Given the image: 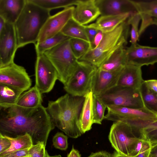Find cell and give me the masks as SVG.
Segmentation results:
<instances>
[{"label":"cell","instance_id":"obj_1","mask_svg":"<svg viewBox=\"0 0 157 157\" xmlns=\"http://www.w3.org/2000/svg\"><path fill=\"white\" fill-rule=\"evenodd\" d=\"M55 127L42 105L34 108L16 104L0 106V134L3 136L15 137L27 133L33 145L43 143L46 146Z\"/></svg>","mask_w":157,"mask_h":157},{"label":"cell","instance_id":"obj_2","mask_svg":"<svg viewBox=\"0 0 157 157\" xmlns=\"http://www.w3.org/2000/svg\"><path fill=\"white\" fill-rule=\"evenodd\" d=\"M84 97L67 93L55 101H48L46 110L55 126L69 137L76 138L82 134L79 120Z\"/></svg>","mask_w":157,"mask_h":157},{"label":"cell","instance_id":"obj_3","mask_svg":"<svg viewBox=\"0 0 157 157\" xmlns=\"http://www.w3.org/2000/svg\"><path fill=\"white\" fill-rule=\"evenodd\" d=\"M50 11L26 0L21 14L14 24L18 48L37 43L43 27L51 16Z\"/></svg>","mask_w":157,"mask_h":157},{"label":"cell","instance_id":"obj_4","mask_svg":"<svg viewBox=\"0 0 157 157\" xmlns=\"http://www.w3.org/2000/svg\"><path fill=\"white\" fill-rule=\"evenodd\" d=\"M129 25L127 21L110 32L104 33L98 46L89 50L78 60L88 62L98 68L117 50L127 44Z\"/></svg>","mask_w":157,"mask_h":157},{"label":"cell","instance_id":"obj_5","mask_svg":"<svg viewBox=\"0 0 157 157\" xmlns=\"http://www.w3.org/2000/svg\"><path fill=\"white\" fill-rule=\"evenodd\" d=\"M70 40L44 53L56 69L58 80L64 85L74 72L78 63L71 50Z\"/></svg>","mask_w":157,"mask_h":157},{"label":"cell","instance_id":"obj_6","mask_svg":"<svg viewBox=\"0 0 157 157\" xmlns=\"http://www.w3.org/2000/svg\"><path fill=\"white\" fill-rule=\"evenodd\" d=\"M97 69L88 62L78 60L74 72L64 85V90L73 96H85L92 90L93 77Z\"/></svg>","mask_w":157,"mask_h":157},{"label":"cell","instance_id":"obj_7","mask_svg":"<svg viewBox=\"0 0 157 157\" xmlns=\"http://www.w3.org/2000/svg\"><path fill=\"white\" fill-rule=\"evenodd\" d=\"M98 97L106 106L144 107L139 89L116 85Z\"/></svg>","mask_w":157,"mask_h":157},{"label":"cell","instance_id":"obj_8","mask_svg":"<svg viewBox=\"0 0 157 157\" xmlns=\"http://www.w3.org/2000/svg\"><path fill=\"white\" fill-rule=\"evenodd\" d=\"M109 138L116 151L129 156L140 137L136 136L129 124L118 121L114 122L112 125Z\"/></svg>","mask_w":157,"mask_h":157},{"label":"cell","instance_id":"obj_9","mask_svg":"<svg viewBox=\"0 0 157 157\" xmlns=\"http://www.w3.org/2000/svg\"><path fill=\"white\" fill-rule=\"evenodd\" d=\"M35 76V86L42 94L50 92L58 80L56 69L44 53L37 55Z\"/></svg>","mask_w":157,"mask_h":157},{"label":"cell","instance_id":"obj_10","mask_svg":"<svg viewBox=\"0 0 157 157\" xmlns=\"http://www.w3.org/2000/svg\"><path fill=\"white\" fill-rule=\"evenodd\" d=\"M0 83L24 92L30 88L32 81L25 69L13 62L0 68Z\"/></svg>","mask_w":157,"mask_h":157},{"label":"cell","instance_id":"obj_11","mask_svg":"<svg viewBox=\"0 0 157 157\" xmlns=\"http://www.w3.org/2000/svg\"><path fill=\"white\" fill-rule=\"evenodd\" d=\"M18 48L14 24L6 22L4 28L0 31V68L14 62Z\"/></svg>","mask_w":157,"mask_h":157},{"label":"cell","instance_id":"obj_12","mask_svg":"<svg viewBox=\"0 0 157 157\" xmlns=\"http://www.w3.org/2000/svg\"><path fill=\"white\" fill-rule=\"evenodd\" d=\"M127 64L141 67L157 63V47L131 44L125 48Z\"/></svg>","mask_w":157,"mask_h":157},{"label":"cell","instance_id":"obj_13","mask_svg":"<svg viewBox=\"0 0 157 157\" xmlns=\"http://www.w3.org/2000/svg\"><path fill=\"white\" fill-rule=\"evenodd\" d=\"M74 7L72 6L65 8L51 16L43 27L36 43L41 42L61 32L67 22L72 18Z\"/></svg>","mask_w":157,"mask_h":157},{"label":"cell","instance_id":"obj_14","mask_svg":"<svg viewBox=\"0 0 157 157\" xmlns=\"http://www.w3.org/2000/svg\"><path fill=\"white\" fill-rule=\"evenodd\" d=\"M105 119L114 122L124 119H149L157 118V115L145 107L135 108L113 105L107 106Z\"/></svg>","mask_w":157,"mask_h":157},{"label":"cell","instance_id":"obj_15","mask_svg":"<svg viewBox=\"0 0 157 157\" xmlns=\"http://www.w3.org/2000/svg\"><path fill=\"white\" fill-rule=\"evenodd\" d=\"M124 67L113 71H105L98 68L92 79V91L93 94L99 96L117 85Z\"/></svg>","mask_w":157,"mask_h":157},{"label":"cell","instance_id":"obj_16","mask_svg":"<svg viewBox=\"0 0 157 157\" xmlns=\"http://www.w3.org/2000/svg\"><path fill=\"white\" fill-rule=\"evenodd\" d=\"M100 15L95 0H78L75 6L72 18L79 24L85 25L96 20Z\"/></svg>","mask_w":157,"mask_h":157},{"label":"cell","instance_id":"obj_17","mask_svg":"<svg viewBox=\"0 0 157 157\" xmlns=\"http://www.w3.org/2000/svg\"><path fill=\"white\" fill-rule=\"evenodd\" d=\"M132 1L141 18V24L139 29L140 36L150 25H154L157 26V0Z\"/></svg>","mask_w":157,"mask_h":157},{"label":"cell","instance_id":"obj_18","mask_svg":"<svg viewBox=\"0 0 157 157\" xmlns=\"http://www.w3.org/2000/svg\"><path fill=\"white\" fill-rule=\"evenodd\" d=\"M99 8L100 16L117 15L136 12L130 0H95Z\"/></svg>","mask_w":157,"mask_h":157},{"label":"cell","instance_id":"obj_19","mask_svg":"<svg viewBox=\"0 0 157 157\" xmlns=\"http://www.w3.org/2000/svg\"><path fill=\"white\" fill-rule=\"evenodd\" d=\"M144 81L141 67L127 64L120 75L117 85L139 89Z\"/></svg>","mask_w":157,"mask_h":157},{"label":"cell","instance_id":"obj_20","mask_svg":"<svg viewBox=\"0 0 157 157\" xmlns=\"http://www.w3.org/2000/svg\"><path fill=\"white\" fill-rule=\"evenodd\" d=\"M131 13L100 16L94 22L85 26L96 29L104 33L110 32L126 21Z\"/></svg>","mask_w":157,"mask_h":157},{"label":"cell","instance_id":"obj_21","mask_svg":"<svg viewBox=\"0 0 157 157\" xmlns=\"http://www.w3.org/2000/svg\"><path fill=\"white\" fill-rule=\"evenodd\" d=\"M26 0H0V17L14 24L21 14Z\"/></svg>","mask_w":157,"mask_h":157},{"label":"cell","instance_id":"obj_22","mask_svg":"<svg viewBox=\"0 0 157 157\" xmlns=\"http://www.w3.org/2000/svg\"><path fill=\"white\" fill-rule=\"evenodd\" d=\"M93 96L91 90L84 96L85 100L79 120V127L82 134L90 130L93 124Z\"/></svg>","mask_w":157,"mask_h":157},{"label":"cell","instance_id":"obj_23","mask_svg":"<svg viewBox=\"0 0 157 157\" xmlns=\"http://www.w3.org/2000/svg\"><path fill=\"white\" fill-rule=\"evenodd\" d=\"M42 102V94L35 85L20 95L16 105L24 108H34L41 105Z\"/></svg>","mask_w":157,"mask_h":157},{"label":"cell","instance_id":"obj_24","mask_svg":"<svg viewBox=\"0 0 157 157\" xmlns=\"http://www.w3.org/2000/svg\"><path fill=\"white\" fill-rule=\"evenodd\" d=\"M125 47L117 50L98 68L105 71H113L124 67L127 64Z\"/></svg>","mask_w":157,"mask_h":157},{"label":"cell","instance_id":"obj_25","mask_svg":"<svg viewBox=\"0 0 157 157\" xmlns=\"http://www.w3.org/2000/svg\"><path fill=\"white\" fill-rule=\"evenodd\" d=\"M24 92L13 86L0 83V106L16 104Z\"/></svg>","mask_w":157,"mask_h":157},{"label":"cell","instance_id":"obj_26","mask_svg":"<svg viewBox=\"0 0 157 157\" xmlns=\"http://www.w3.org/2000/svg\"><path fill=\"white\" fill-rule=\"evenodd\" d=\"M61 32L71 38L80 39L89 42L84 25L79 24L72 18L67 22Z\"/></svg>","mask_w":157,"mask_h":157},{"label":"cell","instance_id":"obj_27","mask_svg":"<svg viewBox=\"0 0 157 157\" xmlns=\"http://www.w3.org/2000/svg\"><path fill=\"white\" fill-rule=\"evenodd\" d=\"M3 136L10 140L11 145L8 149L0 154V156L13 151L29 149L33 145L31 136L27 133L15 137Z\"/></svg>","mask_w":157,"mask_h":157},{"label":"cell","instance_id":"obj_28","mask_svg":"<svg viewBox=\"0 0 157 157\" xmlns=\"http://www.w3.org/2000/svg\"><path fill=\"white\" fill-rule=\"evenodd\" d=\"M71 38L60 32L41 42L36 43L35 46L36 55L44 54L46 51Z\"/></svg>","mask_w":157,"mask_h":157},{"label":"cell","instance_id":"obj_29","mask_svg":"<svg viewBox=\"0 0 157 157\" xmlns=\"http://www.w3.org/2000/svg\"><path fill=\"white\" fill-rule=\"evenodd\" d=\"M139 90L144 107L157 115V94L148 88L144 80Z\"/></svg>","mask_w":157,"mask_h":157},{"label":"cell","instance_id":"obj_30","mask_svg":"<svg viewBox=\"0 0 157 157\" xmlns=\"http://www.w3.org/2000/svg\"><path fill=\"white\" fill-rule=\"evenodd\" d=\"M40 7L51 11L54 9L68 7L76 5L78 0H29Z\"/></svg>","mask_w":157,"mask_h":157},{"label":"cell","instance_id":"obj_31","mask_svg":"<svg viewBox=\"0 0 157 157\" xmlns=\"http://www.w3.org/2000/svg\"><path fill=\"white\" fill-rule=\"evenodd\" d=\"M72 52L78 60L82 57L90 49V43L84 40L71 38L70 40Z\"/></svg>","mask_w":157,"mask_h":157},{"label":"cell","instance_id":"obj_32","mask_svg":"<svg viewBox=\"0 0 157 157\" xmlns=\"http://www.w3.org/2000/svg\"><path fill=\"white\" fill-rule=\"evenodd\" d=\"M106 109L107 106L98 96L93 94V124H101L102 121L105 119V113Z\"/></svg>","mask_w":157,"mask_h":157},{"label":"cell","instance_id":"obj_33","mask_svg":"<svg viewBox=\"0 0 157 157\" xmlns=\"http://www.w3.org/2000/svg\"><path fill=\"white\" fill-rule=\"evenodd\" d=\"M141 18L137 12L132 13L127 20L128 23L131 26L130 32V40L131 44L137 43L140 37L139 25Z\"/></svg>","mask_w":157,"mask_h":157},{"label":"cell","instance_id":"obj_34","mask_svg":"<svg viewBox=\"0 0 157 157\" xmlns=\"http://www.w3.org/2000/svg\"><path fill=\"white\" fill-rule=\"evenodd\" d=\"M133 127L144 134L155 128H157V118L149 119H136L132 122Z\"/></svg>","mask_w":157,"mask_h":157},{"label":"cell","instance_id":"obj_35","mask_svg":"<svg viewBox=\"0 0 157 157\" xmlns=\"http://www.w3.org/2000/svg\"><path fill=\"white\" fill-rule=\"evenodd\" d=\"M68 137L63 133L57 132L53 136V145L56 149L62 151L66 150L68 148Z\"/></svg>","mask_w":157,"mask_h":157},{"label":"cell","instance_id":"obj_36","mask_svg":"<svg viewBox=\"0 0 157 157\" xmlns=\"http://www.w3.org/2000/svg\"><path fill=\"white\" fill-rule=\"evenodd\" d=\"M45 147L43 143L33 145L29 149V156L31 157H45Z\"/></svg>","mask_w":157,"mask_h":157},{"label":"cell","instance_id":"obj_37","mask_svg":"<svg viewBox=\"0 0 157 157\" xmlns=\"http://www.w3.org/2000/svg\"><path fill=\"white\" fill-rule=\"evenodd\" d=\"M140 135H144L151 146L157 144V128L153 129L146 133Z\"/></svg>","mask_w":157,"mask_h":157},{"label":"cell","instance_id":"obj_38","mask_svg":"<svg viewBox=\"0 0 157 157\" xmlns=\"http://www.w3.org/2000/svg\"><path fill=\"white\" fill-rule=\"evenodd\" d=\"M151 146L149 142L144 139L140 152L134 157H149Z\"/></svg>","mask_w":157,"mask_h":157},{"label":"cell","instance_id":"obj_39","mask_svg":"<svg viewBox=\"0 0 157 157\" xmlns=\"http://www.w3.org/2000/svg\"><path fill=\"white\" fill-rule=\"evenodd\" d=\"M29 156V149L13 151L0 157H26Z\"/></svg>","mask_w":157,"mask_h":157},{"label":"cell","instance_id":"obj_40","mask_svg":"<svg viewBox=\"0 0 157 157\" xmlns=\"http://www.w3.org/2000/svg\"><path fill=\"white\" fill-rule=\"evenodd\" d=\"M11 145L10 140L0 134V154L8 149Z\"/></svg>","mask_w":157,"mask_h":157},{"label":"cell","instance_id":"obj_41","mask_svg":"<svg viewBox=\"0 0 157 157\" xmlns=\"http://www.w3.org/2000/svg\"><path fill=\"white\" fill-rule=\"evenodd\" d=\"M104 36V33L99 31L97 34L92 42L90 43V49H93L96 48L101 41Z\"/></svg>","mask_w":157,"mask_h":157},{"label":"cell","instance_id":"obj_42","mask_svg":"<svg viewBox=\"0 0 157 157\" xmlns=\"http://www.w3.org/2000/svg\"><path fill=\"white\" fill-rule=\"evenodd\" d=\"M85 27L87 36L90 43L93 41L95 36L99 31L96 29L88 27L84 25Z\"/></svg>","mask_w":157,"mask_h":157},{"label":"cell","instance_id":"obj_43","mask_svg":"<svg viewBox=\"0 0 157 157\" xmlns=\"http://www.w3.org/2000/svg\"><path fill=\"white\" fill-rule=\"evenodd\" d=\"M144 82L150 90L157 94V80L152 79L144 80Z\"/></svg>","mask_w":157,"mask_h":157},{"label":"cell","instance_id":"obj_44","mask_svg":"<svg viewBox=\"0 0 157 157\" xmlns=\"http://www.w3.org/2000/svg\"><path fill=\"white\" fill-rule=\"evenodd\" d=\"M88 157H112V155L105 151H100L92 153Z\"/></svg>","mask_w":157,"mask_h":157},{"label":"cell","instance_id":"obj_45","mask_svg":"<svg viewBox=\"0 0 157 157\" xmlns=\"http://www.w3.org/2000/svg\"><path fill=\"white\" fill-rule=\"evenodd\" d=\"M67 157H81L78 150L75 149L73 146H72L71 150L68 154Z\"/></svg>","mask_w":157,"mask_h":157},{"label":"cell","instance_id":"obj_46","mask_svg":"<svg viewBox=\"0 0 157 157\" xmlns=\"http://www.w3.org/2000/svg\"><path fill=\"white\" fill-rule=\"evenodd\" d=\"M149 157H157V144L151 146Z\"/></svg>","mask_w":157,"mask_h":157},{"label":"cell","instance_id":"obj_47","mask_svg":"<svg viewBox=\"0 0 157 157\" xmlns=\"http://www.w3.org/2000/svg\"><path fill=\"white\" fill-rule=\"evenodd\" d=\"M6 23L3 18L0 17V31H2L4 28Z\"/></svg>","mask_w":157,"mask_h":157},{"label":"cell","instance_id":"obj_48","mask_svg":"<svg viewBox=\"0 0 157 157\" xmlns=\"http://www.w3.org/2000/svg\"><path fill=\"white\" fill-rule=\"evenodd\" d=\"M112 157H132L121 154L116 151H115L113 154L112 155Z\"/></svg>","mask_w":157,"mask_h":157},{"label":"cell","instance_id":"obj_49","mask_svg":"<svg viewBox=\"0 0 157 157\" xmlns=\"http://www.w3.org/2000/svg\"><path fill=\"white\" fill-rule=\"evenodd\" d=\"M45 157H62V156L60 155H56L53 156H51L49 155L47 152V151L46 150Z\"/></svg>","mask_w":157,"mask_h":157},{"label":"cell","instance_id":"obj_50","mask_svg":"<svg viewBox=\"0 0 157 157\" xmlns=\"http://www.w3.org/2000/svg\"><path fill=\"white\" fill-rule=\"evenodd\" d=\"M31 157L30 156H29V157Z\"/></svg>","mask_w":157,"mask_h":157}]
</instances>
